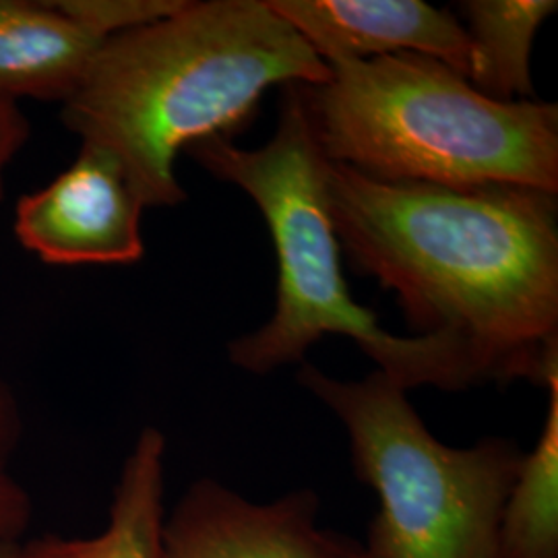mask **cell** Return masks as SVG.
<instances>
[{
  "instance_id": "cell-15",
  "label": "cell",
  "mask_w": 558,
  "mask_h": 558,
  "mask_svg": "<svg viewBox=\"0 0 558 558\" xmlns=\"http://www.w3.org/2000/svg\"><path fill=\"white\" fill-rule=\"evenodd\" d=\"M32 124L21 104L0 96V201L4 195V180L11 163L29 141Z\"/></svg>"
},
{
  "instance_id": "cell-10",
  "label": "cell",
  "mask_w": 558,
  "mask_h": 558,
  "mask_svg": "<svg viewBox=\"0 0 558 558\" xmlns=\"http://www.w3.org/2000/svg\"><path fill=\"white\" fill-rule=\"evenodd\" d=\"M166 437L145 426L120 468L108 525L89 538L44 534L21 544L23 558H166Z\"/></svg>"
},
{
  "instance_id": "cell-9",
  "label": "cell",
  "mask_w": 558,
  "mask_h": 558,
  "mask_svg": "<svg viewBox=\"0 0 558 558\" xmlns=\"http://www.w3.org/2000/svg\"><path fill=\"white\" fill-rule=\"evenodd\" d=\"M101 44L52 2L0 0V96L64 104Z\"/></svg>"
},
{
  "instance_id": "cell-6",
  "label": "cell",
  "mask_w": 558,
  "mask_h": 558,
  "mask_svg": "<svg viewBox=\"0 0 558 558\" xmlns=\"http://www.w3.org/2000/svg\"><path fill=\"white\" fill-rule=\"evenodd\" d=\"M140 199L108 149L81 143L57 179L21 197L13 232L46 265H133L143 259Z\"/></svg>"
},
{
  "instance_id": "cell-13",
  "label": "cell",
  "mask_w": 558,
  "mask_h": 558,
  "mask_svg": "<svg viewBox=\"0 0 558 558\" xmlns=\"http://www.w3.org/2000/svg\"><path fill=\"white\" fill-rule=\"evenodd\" d=\"M23 410L11 383L0 377V546L21 544L34 519V500L15 470Z\"/></svg>"
},
{
  "instance_id": "cell-7",
  "label": "cell",
  "mask_w": 558,
  "mask_h": 558,
  "mask_svg": "<svg viewBox=\"0 0 558 558\" xmlns=\"http://www.w3.org/2000/svg\"><path fill=\"white\" fill-rule=\"evenodd\" d=\"M319 495L296 488L269 502L218 480L193 482L161 527L166 558H362V542L319 525Z\"/></svg>"
},
{
  "instance_id": "cell-12",
  "label": "cell",
  "mask_w": 558,
  "mask_h": 558,
  "mask_svg": "<svg viewBox=\"0 0 558 558\" xmlns=\"http://www.w3.org/2000/svg\"><path fill=\"white\" fill-rule=\"evenodd\" d=\"M538 445L525 453L505 500L499 558H558V379Z\"/></svg>"
},
{
  "instance_id": "cell-11",
  "label": "cell",
  "mask_w": 558,
  "mask_h": 558,
  "mask_svg": "<svg viewBox=\"0 0 558 558\" xmlns=\"http://www.w3.org/2000/svg\"><path fill=\"white\" fill-rule=\"evenodd\" d=\"M555 0H468L459 2L470 40L468 81L497 101L534 96L532 48L542 23L557 13Z\"/></svg>"
},
{
  "instance_id": "cell-1",
  "label": "cell",
  "mask_w": 558,
  "mask_h": 558,
  "mask_svg": "<svg viewBox=\"0 0 558 558\" xmlns=\"http://www.w3.org/2000/svg\"><path fill=\"white\" fill-rule=\"evenodd\" d=\"M339 246L396 292L418 336H449L488 383L558 379L557 193L389 182L327 163Z\"/></svg>"
},
{
  "instance_id": "cell-5",
  "label": "cell",
  "mask_w": 558,
  "mask_h": 558,
  "mask_svg": "<svg viewBox=\"0 0 558 558\" xmlns=\"http://www.w3.org/2000/svg\"><path fill=\"white\" fill-rule=\"evenodd\" d=\"M299 383L341 420L356 478L379 497L362 558H499L505 500L525 458L515 440L440 442L380 371L341 380L302 364Z\"/></svg>"
},
{
  "instance_id": "cell-2",
  "label": "cell",
  "mask_w": 558,
  "mask_h": 558,
  "mask_svg": "<svg viewBox=\"0 0 558 558\" xmlns=\"http://www.w3.org/2000/svg\"><path fill=\"white\" fill-rule=\"evenodd\" d=\"M329 66L269 0H199L101 44L62 124L122 163L145 209L186 193L177 158L232 140L276 85H319Z\"/></svg>"
},
{
  "instance_id": "cell-8",
  "label": "cell",
  "mask_w": 558,
  "mask_h": 558,
  "mask_svg": "<svg viewBox=\"0 0 558 558\" xmlns=\"http://www.w3.org/2000/svg\"><path fill=\"white\" fill-rule=\"evenodd\" d=\"M327 66L420 54L468 80L470 40L458 15L422 0H269Z\"/></svg>"
},
{
  "instance_id": "cell-4",
  "label": "cell",
  "mask_w": 558,
  "mask_h": 558,
  "mask_svg": "<svg viewBox=\"0 0 558 558\" xmlns=\"http://www.w3.org/2000/svg\"><path fill=\"white\" fill-rule=\"evenodd\" d=\"M329 161L389 182L558 193V108L497 101L440 60L391 54L329 64L296 85Z\"/></svg>"
},
{
  "instance_id": "cell-3",
  "label": "cell",
  "mask_w": 558,
  "mask_h": 558,
  "mask_svg": "<svg viewBox=\"0 0 558 558\" xmlns=\"http://www.w3.org/2000/svg\"><path fill=\"white\" fill-rule=\"evenodd\" d=\"M184 154L216 179L240 186L267 221L278 255L276 313L260 329L232 339L228 356L251 375L302 362L325 336H343L403 391L433 385L465 391L488 383L478 362L449 336L401 338L352 300L327 201V163L300 100L286 85L276 135L257 149L232 140L199 141Z\"/></svg>"
},
{
  "instance_id": "cell-16",
  "label": "cell",
  "mask_w": 558,
  "mask_h": 558,
  "mask_svg": "<svg viewBox=\"0 0 558 558\" xmlns=\"http://www.w3.org/2000/svg\"><path fill=\"white\" fill-rule=\"evenodd\" d=\"M21 544H4V546H0V558H23V555H21Z\"/></svg>"
},
{
  "instance_id": "cell-14",
  "label": "cell",
  "mask_w": 558,
  "mask_h": 558,
  "mask_svg": "<svg viewBox=\"0 0 558 558\" xmlns=\"http://www.w3.org/2000/svg\"><path fill=\"white\" fill-rule=\"evenodd\" d=\"M62 15L106 41L166 20L186 0H52Z\"/></svg>"
}]
</instances>
